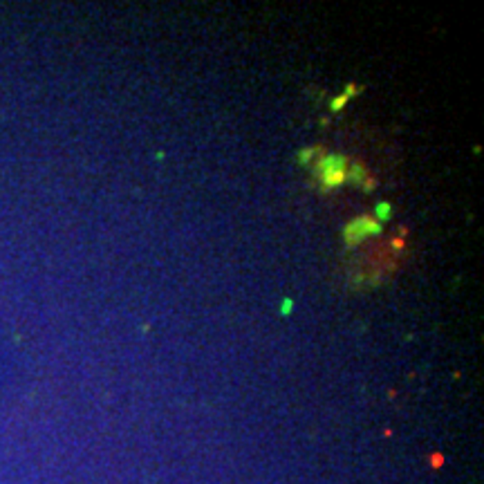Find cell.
Wrapping results in <instances>:
<instances>
[{
  "label": "cell",
  "instance_id": "8",
  "mask_svg": "<svg viewBox=\"0 0 484 484\" xmlns=\"http://www.w3.org/2000/svg\"><path fill=\"white\" fill-rule=\"evenodd\" d=\"M393 247H395V249H402V247H404V240H395V242H393Z\"/></svg>",
  "mask_w": 484,
  "mask_h": 484
},
{
  "label": "cell",
  "instance_id": "2",
  "mask_svg": "<svg viewBox=\"0 0 484 484\" xmlns=\"http://www.w3.org/2000/svg\"><path fill=\"white\" fill-rule=\"evenodd\" d=\"M383 233V224L376 222L372 215H357L352 218L350 222H346L343 227V242H346L348 249H354L359 247L363 240L374 238V235H381Z\"/></svg>",
  "mask_w": 484,
  "mask_h": 484
},
{
  "label": "cell",
  "instance_id": "4",
  "mask_svg": "<svg viewBox=\"0 0 484 484\" xmlns=\"http://www.w3.org/2000/svg\"><path fill=\"white\" fill-rule=\"evenodd\" d=\"M359 92H361V88H357V85H354V83H348V85H346V90H343L339 96H335V99L330 101V110H332V112H339L341 108L346 105L354 94H359Z\"/></svg>",
  "mask_w": 484,
  "mask_h": 484
},
{
  "label": "cell",
  "instance_id": "6",
  "mask_svg": "<svg viewBox=\"0 0 484 484\" xmlns=\"http://www.w3.org/2000/svg\"><path fill=\"white\" fill-rule=\"evenodd\" d=\"M393 218V204L390 202H376L374 204V220L379 224L390 222Z\"/></svg>",
  "mask_w": 484,
  "mask_h": 484
},
{
  "label": "cell",
  "instance_id": "1",
  "mask_svg": "<svg viewBox=\"0 0 484 484\" xmlns=\"http://www.w3.org/2000/svg\"><path fill=\"white\" fill-rule=\"evenodd\" d=\"M314 177L321 191L332 193L339 191L341 186L348 184V168H350V157L343 153H325L321 155L314 164Z\"/></svg>",
  "mask_w": 484,
  "mask_h": 484
},
{
  "label": "cell",
  "instance_id": "5",
  "mask_svg": "<svg viewBox=\"0 0 484 484\" xmlns=\"http://www.w3.org/2000/svg\"><path fill=\"white\" fill-rule=\"evenodd\" d=\"M318 157H321V148H314V146L300 148L298 153H296V161H298L300 166H311Z\"/></svg>",
  "mask_w": 484,
  "mask_h": 484
},
{
  "label": "cell",
  "instance_id": "7",
  "mask_svg": "<svg viewBox=\"0 0 484 484\" xmlns=\"http://www.w3.org/2000/svg\"><path fill=\"white\" fill-rule=\"evenodd\" d=\"M294 309H296V300L292 296H285L281 300V305H278V314H281V316H292Z\"/></svg>",
  "mask_w": 484,
  "mask_h": 484
},
{
  "label": "cell",
  "instance_id": "3",
  "mask_svg": "<svg viewBox=\"0 0 484 484\" xmlns=\"http://www.w3.org/2000/svg\"><path fill=\"white\" fill-rule=\"evenodd\" d=\"M348 182H350V184L361 186V191H365V193H370V191L374 189V179L370 177L368 168H365V166L361 164V161H354V159H350Z\"/></svg>",
  "mask_w": 484,
  "mask_h": 484
}]
</instances>
